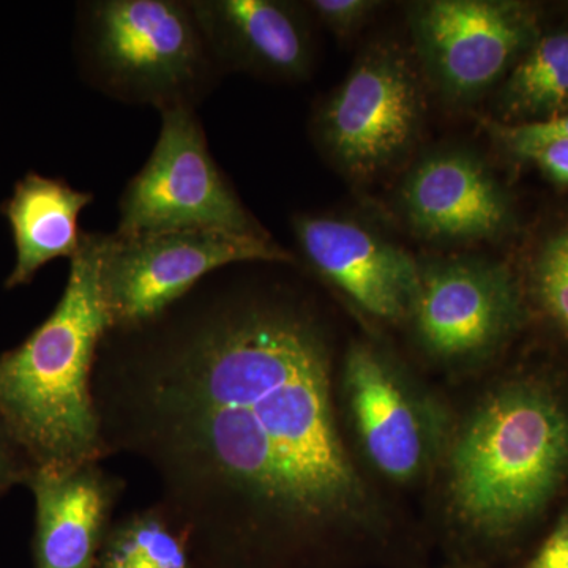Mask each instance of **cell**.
Listing matches in <instances>:
<instances>
[{
    "instance_id": "52a82bcc",
    "label": "cell",
    "mask_w": 568,
    "mask_h": 568,
    "mask_svg": "<svg viewBox=\"0 0 568 568\" xmlns=\"http://www.w3.org/2000/svg\"><path fill=\"white\" fill-rule=\"evenodd\" d=\"M215 230L268 235L220 170L193 108L162 111L148 163L123 190L115 233Z\"/></svg>"
},
{
    "instance_id": "ffe728a7",
    "label": "cell",
    "mask_w": 568,
    "mask_h": 568,
    "mask_svg": "<svg viewBox=\"0 0 568 568\" xmlns=\"http://www.w3.org/2000/svg\"><path fill=\"white\" fill-rule=\"evenodd\" d=\"M306 6L332 32L347 36L364 26L379 3L372 0H312Z\"/></svg>"
},
{
    "instance_id": "8992f818",
    "label": "cell",
    "mask_w": 568,
    "mask_h": 568,
    "mask_svg": "<svg viewBox=\"0 0 568 568\" xmlns=\"http://www.w3.org/2000/svg\"><path fill=\"white\" fill-rule=\"evenodd\" d=\"M245 263L295 264V260L271 235L215 230L103 233L100 287L111 328L151 320L204 276Z\"/></svg>"
},
{
    "instance_id": "5b68a950",
    "label": "cell",
    "mask_w": 568,
    "mask_h": 568,
    "mask_svg": "<svg viewBox=\"0 0 568 568\" xmlns=\"http://www.w3.org/2000/svg\"><path fill=\"white\" fill-rule=\"evenodd\" d=\"M336 394L343 422L373 473L403 488L439 473L457 418L388 351L365 339L351 343Z\"/></svg>"
},
{
    "instance_id": "7402d4cb",
    "label": "cell",
    "mask_w": 568,
    "mask_h": 568,
    "mask_svg": "<svg viewBox=\"0 0 568 568\" xmlns=\"http://www.w3.org/2000/svg\"><path fill=\"white\" fill-rule=\"evenodd\" d=\"M521 568H568V508L536 555Z\"/></svg>"
},
{
    "instance_id": "5bb4252c",
    "label": "cell",
    "mask_w": 568,
    "mask_h": 568,
    "mask_svg": "<svg viewBox=\"0 0 568 568\" xmlns=\"http://www.w3.org/2000/svg\"><path fill=\"white\" fill-rule=\"evenodd\" d=\"M194 13L222 70H250L280 80H304L313 62L304 14L280 0H192Z\"/></svg>"
},
{
    "instance_id": "44dd1931",
    "label": "cell",
    "mask_w": 568,
    "mask_h": 568,
    "mask_svg": "<svg viewBox=\"0 0 568 568\" xmlns=\"http://www.w3.org/2000/svg\"><path fill=\"white\" fill-rule=\"evenodd\" d=\"M33 466L0 418V496L14 485L28 484Z\"/></svg>"
},
{
    "instance_id": "9a60e30c",
    "label": "cell",
    "mask_w": 568,
    "mask_h": 568,
    "mask_svg": "<svg viewBox=\"0 0 568 568\" xmlns=\"http://www.w3.org/2000/svg\"><path fill=\"white\" fill-rule=\"evenodd\" d=\"M93 194L74 190L61 179L26 174L14 185L2 211L13 234L17 260L6 280L7 290L26 286L43 265L71 257L80 250V215Z\"/></svg>"
},
{
    "instance_id": "7c38bea8",
    "label": "cell",
    "mask_w": 568,
    "mask_h": 568,
    "mask_svg": "<svg viewBox=\"0 0 568 568\" xmlns=\"http://www.w3.org/2000/svg\"><path fill=\"white\" fill-rule=\"evenodd\" d=\"M399 201L407 223L428 241H495L515 222L506 190L469 152L425 156L406 175Z\"/></svg>"
},
{
    "instance_id": "277c9868",
    "label": "cell",
    "mask_w": 568,
    "mask_h": 568,
    "mask_svg": "<svg viewBox=\"0 0 568 568\" xmlns=\"http://www.w3.org/2000/svg\"><path fill=\"white\" fill-rule=\"evenodd\" d=\"M77 58L85 81L129 104L196 108L220 69L192 0H95L80 7Z\"/></svg>"
},
{
    "instance_id": "ba28073f",
    "label": "cell",
    "mask_w": 568,
    "mask_h": 568,
    "mask_svg": "<svg viewBox=\"0 0 568 568\" xmlns=\"http://www.w3.org/2000/svg\"><path fill=\"white\" fill-rule=\"evenodd\" d=\"M525 321L521 287L506 265L458 256L420 265L407 323L440 368L469 372L506 349Z\"/></svg>"
},
{
    "instance_id": "3957f363",
    "label": "cell",
    "mask_w": 568,
    "mask_h": 568,
    "mask_svg": "<svg viewBox=\"0 0 568 568\" xmlns=\"http://www.w3.org/2000/svg\"><path fill=\"white\" fill-rule=\"evenodd\" d=\"M103 233H84L51 316L0 355V418L33 467H74L108 458L92 375L111 328L100 287Z\"/></svg>"
},
{
    "instance_id": "4fadbf2b",
    "label": "cell",
    "mask_w": 568,
    "mask_h": 568,
    "mask_svg": "<svg viewBox=\"0 0 568 568\" xmlns=\"http://www.w3.org/2000/svg\"><path fill=\"white\" fill-rule=\"evenodd\" d=\"M26 485L36 499V568H93L123 491L121 478L88 463L33 467Z\"/></svg>"
},
{
    "instance_id": "8fae6325",
    "label": "cell",
    "mask_w": 568,
    "mask_h": 568,
    "mask_svg": "<svg viewBox=\"0 0 568 568\" xmlns=\"http://www.w3.org/2000/svg\"><path fill=\"white\" fill-rule=\"evenodd\" d=\"M294 233L313 271L362 312L387 323L407 321L420 276L409 253L342 216L304 213Z\"/></svg>"
},
{
    "instance_id": "2e32d148",
    "label": "cell",
    "mask_w": 568,
    "mask_h": 568,
    "mask_svg": "<svg viewBox=\"0 0 568 568\" xmlns=\"http://www.w3.org/2000/svg\"><path fill=\"white\" fill-rule=\"evenodd\" d=\"M500 111L528 122L568 112V32L537 39L518 59L500 91Z\"/></svg>"
},
{
    "instance_id": "603a6c76",
    "label": "cell",
    "mask_w": 568,
    "mask_h": 568,
    "mask_svg": "<svg viewBox=\"0 0 568 568\" xmlns=\"http://www.w3.org/2000/svg\"><path fill=\"white\" fill-rule=\"evenodd\" d=\"M525 159L532 160L549 181L568 186V140L545 142L530 151Z\"/></svg>"
},
{
    "instance_id": "ac0fdd59",
    "label": "cell",
    "mask_w": 568,
    "mask_h": 568,
    "mask_svg": "<svg viewBox=\"0 0 568 568\" xmlns=\"http://www.w3.org/2000/svg\"><path fill=\"white\" fill-rule=\"evenodd\" d=\"M529 284L540 312L568 338V224L548 235L538 248Z\"/></svg>"
},
{
    "instance_id": "9c48e42d",
    "label": "cell",
    "mask_w": 568,
    "mask_h": 568,
    "mask_svg": "<svg viewBox=\"0 0 568 568\" xmlns=\"http://www.w3.org/2000/svg\"><path fill=\"white\" fill-rule=\"evenodd\" d=\"M424 115L413 62L398 48L379 44L358 59L321 108L317 140L346 174L375 178L413 148Z\"/></svg>"
},
{
    "instance_id": "30bf717a",
    "label": "cell",
    "mask_w": 568,
    "mask_h": 568,
    "mask_svg": "<svg viewBox=\"0 0 568 568\" xmlns=\"http://www.w3.org/2000/svg\"><path fill=\"white\" fill-rule=\"evenodd\" d=\"M410 29L426 71L454 102L488 91L538 39L534 10L508 0L418 2Z\"/></svg>"
},
{
    "instance_id": "7a4b0ae2",
    "label": "cell",
    "mask_w": 568,
    "mask_h": 568,
    "mask_svg": "<svg viewBox=\"0 0 568 568\" xmlns=\"http://www.w3.org/2000/svg\"><path fill=\"white\" fill-rule=\"evenodd\" d=\"M440 470L459 534L503 545L525 532L568 484V388L541 372L497 381L455 420Z\"/></svg>"
},
{
    "instance_id": "d6986e66",
    "label": "cell",
    "mask_w": 568,
    "mask_h": 568,
    "mask_svg": "<svg viewBox=\"0 0 568 568\" xmlns=\"http://www.w3.org/2000/svg\"><path fill=\"white\" fill-rule=\"evenodd\" d=\"M491 132L496 133L504 145H507L508 151L525 159L530 151L545 142L568 140V112L544 122L495 125L491 126Z\"/></svg>"
},
{
    "instance_id": "6da1fadb",
    "label": "cell",
    "mask_w": 568,
    "mask_h": 568,
    "mask_svg": "<svg viewBox=\"0 0 568 568\" xmlns=\"http://www.w3.org/2000/svg\"><path fill=\"white\" fill-rule=\"evenodd\" d=\"M246 264L104 334L92 392L108 457L151 467L190 555L381 540L394 521L343 432L331 327Z\"/></svg>"
},
{
    "instance_id": "e0dca14e",
    "label": "cell",
    "mask_w": 568,
    "mask_h": 568,
    "mask_svg": "<svg viewBox=\"0 0 568 568\" xmlns=\"http://www.w3.org/2000/svg\"><path fill=\"white\" fill-rule=\"evenodd\" d=\"M100 568H192L181 530L153 504L108 530Z\"/></svg>"
},
{
    "instance_id": "cb8c5ba5",
    "label": "cell",
    "mask_w": 568,
    "mask_h": 568,
    "mask_svg": "<svg viewBox=\"0 0 568 568\" xmlns=\"http://www.w3.org/2000/svg\"><path fill=\"white\" fill-rule=\"evenodd\" d=\"M450 568H477V567L469 566V564H457V566H454Z\"/></svg>"
}]
</instances>
